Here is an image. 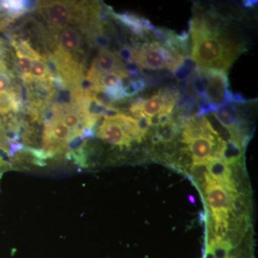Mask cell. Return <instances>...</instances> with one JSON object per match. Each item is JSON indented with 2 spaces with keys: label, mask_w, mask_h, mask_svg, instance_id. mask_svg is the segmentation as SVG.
<instances>
[{
  "label": "cell",
  "mask_w": 258,
  "mask_h": 258,
  "mask_svg": "<svg viewBox=\"0 0 258 258\" xmlns=\"http://www.w3.org/2000/svg\"><path fill=\"white\" fill-rule=\"evenodd\" d=\"M162 100L159 95H154L150 98L145 100L141 106V111L142 113L148 116L152 117L154 115L159 114L163 111Z\"/></svg>",
  "instance_id": "17"
},
{
  "label": "cell",
  "mask_w": 258,
  "mask_h": 258,
  "mask_svg": "<svg viewBox=\"0 0 258 258\" xmlns=\"http://www.w3.org/2000/svg\"><path fill=\"white\" fill-rule=\"evenodd\" d=\"M102 93L111 103V102L120 101L125 98L124 95H123V86L122 81L115 86L105 88Z\"/></svg>",
  "instance_id": "21"
},
{
  "label": "cell",
  "mask_w": 258,
  "mask_h": 258,
  "mask_svg": "<svg viewBox=\"0 0 258 258\" xmlns=\"http://www.w3.org/2000/svg\"><path fill=\"white\" fill-rule=\"evenodd\" d=\"M111 16L117 21L127 27L134 35L144 37L148 32L152 31L155 27L147 19L131 14L129 13H115L111 7L108 6Z\"/></svg>",
  "instance_id": "8"
},
{
  "label": "cell",
  "mask_w": 258,
  "mask_h": 258,
  "mask_svg": "<svg viewBox=\"0 0 258 258\" xmlns=\"http://www.w3.org/2000/svg\"><path fill=\"white\" fill-rule=\"evenodd\" d=\"M97 136L111 145L120 148H129L132 140L125 134L121 125L114 120L104 119L97 132Z\"/></svg>",
  "instance_id": "7"
},
{
  "label": "cell",
  "mask_w": 258,
  "mask_h": 258,
  "mask_svg": "<svg viewBox=\"0 0 258 258\" xmlns=\"http://www.w3.org/2000/svg\"><path fill=\"white\" fill-rule=\"evenodd\" d=\"M180 134L181 128L173 120L156 127V134L163 144L172 143Z\"/></svg>",
  "instance_id": "16"
},
{
  "label": "cell",
  "mask_w": 258,
  "mask_h": 258,
  "mask_svg": "<svg viewBox=\"0 0 258 258\" xmlns=\"http://www.w3.org/2000/svg\"><path fill=\"white\" fill-rule=\"evenodd\" d=\"M136 54H137V50L134 47L124 45L120 47L117 55L127 63H131V62H135Z\"/></svg>",
  "instance_id": "23"
},
{
  "label": "cell",
  "mask_w": 258,
  "mask_h": 258,
  "mask_svg": "<svg viewBox=\"0 0 258 258\" xmlns=\"http://www.w3.org/2000/svg\"><path fill=\"white\" fill-rule=\"evenodd\" d=\"M23 107L21 96L15 90L0 94V115L4 116L11 111L18 113Z\"/></svg>",
  "instance_id": "13"
},
{
  "label": "cell",
  "mask_w": 258,
  "mask_h": 258,
  "mask_svg": "<svg viewBox=\"0 0 258 258\" xmlns=\"http://www.w3.org/2000/svg\"><path fill=\"white\" fill-rule=\"evenodd\" d=\"M0 145L4 146V147H8L7 146L6 141H5L4 133H3V129H2L1 126H0Z\"/></svg>",
  "instance_id": "29"
},
{
  "label": "cell",
  "mask_w": 258,
  "mask_h": 258,
  "mask_svg": "<svg viewBox=\"0 0 258 258\" xmlns=\"http://www.w3.org/2000/svg\"><path fill=\"white\" fill-rule=\"evenodd\" d=\"M134 118L137 120V126H138L141 135L142 136L143 139L145 138L148 131L151 127L150 120H149V117L142 113L137 115Z\"/></svg>",
  "instance_id": "24"
},
{
  "label": "cell",
  "mask_w": 258,
  "mask_h": 258,
  "mask_svg": "<svg viewBox=\"0 0 258 258\" xmlns=\"http://www.w3.org/2000/svg\"><path fill=\"white\" fill-rule=\"evenodd\" d=\"M125 70L127 74L130 75L132 79H139L144 78L142 75V68L136 62H131L125 64Z\"/></svg>",
  "instance_id": "25"
},
{
  "label": "cell",
  "mask_w": 258,
  "mask_h": 258,
  "mask_svg": "<svg viewBox=\"0 0 258 258\" xmlns=\"http://www.w3.org/2000/svg\"><path fill=\"white\" fill-rule=\"evenodd\" d=\"M3 7L6 10L7 13L12 20L20 18L27 13L24 1L18 0H8V1H2Z\"/></svg>",
  "instance_id": "20"
},
{
  "label": "cell",
  "mask_w": 258,
  "mask_h": 258,
  "mask_svg": "<svg viewBox=\"0 0 258 258\" xmlns=\"http://www.w3.org/2000/svg\"><path fill=\"white\" fill-rule=\"evenodd\" d=\"M196 66L190 56H186L180 59L171 71L178 81L187 84Z\"/></svg>",
  "instance_id": "14"
},
{
  "label": "cell",
  "mask_w": 258,
  "mask_h": 258,
  "mask_svg": "<svg viewBox=\"0 0 258 258\" xmlns=\"http://www.w3.org/2000/svg\"><path fill=\"white\" fill-rule=\"evenodd\" d=\"M186 176L189 178L194 184L196 185L201 193L203 192L204 189L211 180V178L209 175L207 161L194 162L192 165L189 168Z\"/></svg>",
  "instance_id": "12"
},
{
  "label": "cell",
  "mask_w": 258,
  "mask_h": 258,
  "mask_svg": "<svg viewBox=\"0 0 258 258\" xmlns=\"http://www.w3.org/2000/svg\"><path fill=\"white\" fill-rule=\"evenodd\" d=\"M123 79H124V77L118 73H110V74L103 75L101 76L99 80V83H98L100 92H103L105 88L115 86L117 83L120 82Z\"/></svg>",
  "instance_id": "22"
},
{
  "label": "cell",
  "mask_w": 258,
  "mask_h": 258,
  "mask_svg": "<svg viewBox=\"0 0 258 258\" xmlns=\"http://www.w3.org/2000/svg\"><path fill=\"white\" fill-rule=\"evenodd\" d=\"M16 57L17 64H18V69L20 70L22 79H23L25 83L30 84L33 81L31 74H30L32 59L28 56L23 55L19 52H16Z\"/></svg>",
  "instance_id": "18"
},
{
  "label": "cell",
  "mask_w": 258,
  "mask_h": 258,
  "mask_svg": "<svg viewBox=\"0 0 258 258\" xmlns=\"http://www.w3.org/2000/svg\"><path fill=\"white\" fill-rule=\"evenodd\" d=\"M12 77L13 74L10 72L8 66L0 60V94L14 91Z\"/></svg>",
  "instance_id": "19"
},
{
  "label": "cell",
  "mask_w": 258,
  "mask_h": 258,
  "mask_svg": "<svg viewBox=\"0 0 258 258\" xmlns=\"http://www.w3.org/2000/svg\"><path fill=\"white\" fill-rule=\"evenodd\" d=\"M244 152V147L242 144L232 140L222 142L219 155L226 164L232 166L243 162Z\"/></svg>",
  "instance_id": "10"
},
{
  "label": "cell",
  "mask_w": 258,
  "mask_h": 258,
  "mask_svg": "<svg viewBox=\"0 0 258 258\" xmlns=\"http://www.w3.org/2000/svg\"><path fill=\"white\" fill-rule=\"evenodd\" d=\"M82 37L76 29L68 27L61 31L58 38L57 48L71 54L76 52L81 48ZM72 55V54H71Z\"/></svg>",
  "instance_id": "11"
},
{
  "label": "cell",
  "mask_w": 258,
  "mask_h": 258,
  "mask_svg": "<svg viewBox=\"0 0 258 258\" xmlns=\"http://www.w3.org/2000/svg\"><path fill=\"white\" fill-rule=\"evenodd\" d=\"M232 102L237 105H244L247 103V100L244 98L240 93H232Z\"/></svg>",
  "instance_id": "27"
},
{
  "label": "cell",
  "mask_w": 258,
  "mask_h": 258,
  "mask_svg": "<svg viewBox=\"0 0 258 258\" xmlns=\"http://www.w3.org/2000/svg\"><path fill=\"white\" fill-rule=\"evenodd\" d=\"M135 62L143 69L172 71L184 56L175 55L159 42H147L135 48Z\"/></svg>",
  "instance_id": "2"
},
{
  "label": "cell",
  "mask_w": 258,
  "mask_h": 258,
  "mask_svg": "<svg viewBox=\"0 0 258 258\" xmlns=\"http://www.w3.org/2000/svg\"><path fill=\"white\" fill-rule=\"evenodd\" d=\"M203 73L206 79V98L215 108V112L222 107L232 104V92L229 88L227 72L203 69Z\"/></svg>",
  "instance_id": "3"
},
{
  "label": "cell",
  "mask_w": 258,
  "mask_h": 258,
  "mask_svg": "<svg viewBox=\"0 0 258 258\" xmlns=\"http://www.w3.org/2000/svg\"><path fill=\"white\" fill-rule=\"evenodd\" d=\"M30 74H31L32 81L50 84V74L49 73L45 58L42 56L40 55L32 59Z\"/></svg>",
  "instance_id": "15"
},
{
  "label": "cell",
  "mask_w": 258,
  "mask_h": 258,
  "mask_svg": "<svg viewBox=\"0 0 258 258\" xmlns=\"http://www.w3.org/2000/svg\"><path fill=\"white\" fill-rule=\"evenodd\" d=\"M37 3L42 16L53 31H62L75 19L74 4L63 1H43Z\"/></svg>",
  "instance_id": "4"
},
{
  "label": "cell",
  "mask_w": 258,
  "mask_h": 258,
  "mask_svg": "<svg viewBox=\"0 0 258 258\" xmlns=\"http://www.w3.org/2000/svg\"><path fill=\"white\" fill-rule=\"evenodd\" d=\"M220 139L212 140L207 137L200 138L191 141L189 144L188 149L192 157L194 162H204L208 161L210 157L215 154Z\"/></svg>",
  "instance_id": "9"
},
{
  "label": "cell",
  "mask_w": 258,
  "mask_h": 258,
  "mask_svg": "<svg viewBox=\"0 0 258 258\" xmlns=\"http://www.w3.org/2000/svg\"><path fill=\"white\" fill-rule=\"evenodd\" d=\"M242 5L244 8L247 9H254L257 7V0H245L242 2Z\"/></svg>",
  "instance_id": "28"
},
{
  "label": "cell",
  "mask_w": 258,
  "mask_h": 258,
  "mask_svg": "<svg viewBox=\"0 0 258 258\" xmlns=\"http://www.w3.org/2000/svg\"><path fill=\"white\" fill-rule=\"evenodd\" d=\"M13 20L10 18L6 10L3 7V3L0 1V30H3L13 22Z\"/></svg>",
  "instance_id": "26"
},
{
  "label": "cell",
  "mask_w": 258,
  "mask_h": 258,
  "mask_svg": "<svg viewBox=\"0 0 258 258\" xmlns=\"http://www.w3.org/2000/svg\"><path fill=\"white\" fill-rule=\"evenodd\" d=\"M202 194L210 212L230 211V195L221 184L211 179Z\"/></svg>",
  "instance_id": "6"
},
{
  "label": "cell",
  "mask_w": 258,
  "mask_h": 258,
  "mask_svg": "<svg viewBox=\"0 0 258 258\" xmlns=\"http://www.w3.org/2000/svg\"><path fill=\"white\" fill-rule=\"evenodd\" d=\"M88 71L98 78L110 73H118L124 78L128 77L125 70V64L117 54L108 49L99 50Z\"/></svg>",
  "instance_id": "5"
},
{
  "label": "cell",
  "mask_w": 258,
  "mask_h": 258,
  "mask_svg": "<svg viewBox=\"0 0 258 258\" xmlns=\"http://www.w3.org/2000/svg\"><path fill=\"white\" fill-rule=\"evenodd\" d=\"M192 40L191 59L203 69L227 72L243 47L232 42L218 24L208 17H197L189 22Z\"/></svg>",
  "instance_id": "1"
}]
</instances>
